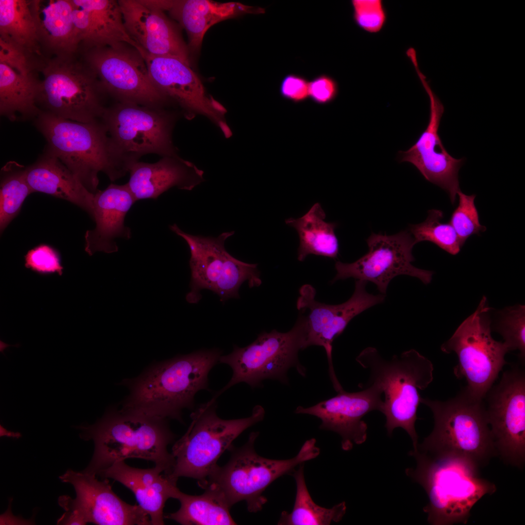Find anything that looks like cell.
<instances>
[{
    "label": "cell",
    "mask_w": 525,
    "mask_h": 525,
    "mask_svg": "<svg viewBox=\"0 0 525 525\" xmlns=\"http://www.w3.org/2000/svg\"><path fill=\"white\" fill-rule=\"evenodd\" d=\"M166 420L110 408L95 423L76 427L82 438L94 443L92 459L83 471L96 475L118 462L137 458L153 461L170 474L175 459L167 447L174 435Z\"/></svg>",
    "instance_id": "1"
},
{
    "label": "cell",
    "mask_w": 525,
    "mask_h": 525,
    "mask_svg": "<svg viewBox=\"0 0 525 525\" xmlns=\"http://www.w3.org/2000/svg\"><path fill=\"white\" fill-rule=\"evenodd\" d=\"M222 351L202 350L151 367L123 383L130 393L122 408L152 417L182 420V410L192 409L196 393L208 388V374Z\"/></svg>",
    "instance_id": "2"
},
{
    "label": "cell",
    "mask_w": 525,
    "mask_h": 525,
    "mask_svg": "<svg viewBox=\"0 0 525 525\" xmlns=\"http://www.w3.org/2000/svg\"><path fill=\"white\" fill-rule=\"evenodd\" d=\"M416 465L405 470L406 475L420 485L428 497L423 508L433 525L466 524L473 506L484 496L496 492V485L479 475L472 461L452 454L412 450Z\"/></svg>",
    "instance_id": "3"
},
{
    "label": "cell",
    "mask_w": 525,
    "mask_h": 525,
    "mask_svg": "<svg viewBox=\"0 0 525 525\" xmlns=\"http://www.w3.org/2000/svg\"><path fill=\"white\" fill-rule=\"evenodd\" d=\"M34 124L47 141L45 147L56 157L95 194L98 175L105 173L111 181L128 171L116 154L101 120L81 122L41 111Z\"/></svg>",
    "instance_id": "4"
},
{
    "label": "cell",
    "mask_w": 525,
    "mask_h": 525,
    "mask_svg": "<svg viewBox=\"0 0 525 525\" xmlns=\"http://www.w3.org/2000/svg\"><path fill=\"white\" fill-rule=\"evenodd\" d=\"M356 360L369 371V384L384 394L381 412L385 417L387 434L391 436L397 427L402 428L416 450L419 443L415 424L421 398L418 390L425 389L433 380L432 362L414 349L385 360L376 349L370 347L363 350Z\"/></svg>",
    "instance_id": "5"
},
{
    "label": "cell",
    "mask_w": 525,
    "mask_h": 525,
    "mask_svg": "<svg viewBox=\"0 0 525 525\" xmlns=\"http://www.w3.org/2000/svg\"><path fill=\"white\" fill-rule=\"evenodd\" d=\"M432 412L434 426L416 449L431 454L467 458L479 468L497 456L482 401L464 389L446 401L420 398Z\"/></svg>",
    "instance_id": "6"
},
{
    "label": "cell",
    "mask_w": 525,
    "mask_h": 525,
    "mask_svg": "<svg viewBox=\"0 0 525 525\" xmlns=\"http://www.w3.org/2000/svg\"><path fill=\"white\" fill-rule=\"evenodd\" d=\"M216 399L199 405L191 414V423L185 434L172 448L175 463L169 475L177 480L188 477L198 481L201 487L214 472L217 462L233 440L243 431L262 421L263 408L255 406L250 416L223 420L216 412Z\"/></svg>",
    "instance_id": "7"
},
{
    "label": "cell",
    "mask_w": 525,
    "mask_h": 525,
    "mask_svg": "<svg viewBox=\"0 0 525 525\" xmlns=\"http://www.w3.org/2000/svg\"><path fill=\"white\" fill-rule=\"evenodd\" d=\"M259 432L250 433L247 442L242 447L232 449L229 461L224 466H218L214 472L201 487L213 488L221 493L231 507L236 503L245 501L251 512L261 510L267 500L262 493L278 478L292 474L296 468L317 457L319 449L316 440L306 441L299 451L292 458L271 459L259 455L254 449Z\"/></svg>",
    "instance_id": "8"
},
{
    "label": "cell",
    "mask_w": 525,
    "mask_h": 525,
    "mask_svg": "<svg viewBox=\"0 0 525 525\" xmlns=\"http://www.w3.org/2000/svg\"><path fill=\"white\" fill-rule=\"evenodd\" d=\"M39 71L36 104L41 111L81 122L101 120L107 95L78 53L45 57Z\"/></svg>",
    "instance_id": "9"
},
{
    "label": "cell",
    "mask_w": 525,
    "mask_h": 525,
    "mask_svg": "<svg viewBox=\"0 0 525 525\" xmlns=\"http://www.w3.org/2000/svg\"><path fill=\"white\" fill-rule=\"evenodd\" d=\"M181 115L165 108L116 102L106 107L101 120L129 172L130 167L145 155L179 156L172 135Z\"/></svg>",
    "instance_id": "10"
},
{
    "label": "cell",
    "mask_w": 525,
    "mask_h": 525,
    "mask_svg": "<svg viewBox=\"0 0 525 525\" xmlns=\"http://www.w3.org/2000/svg\"><path fill=\"white\" fill-rule=\"evenodd\" d=\"M490 310L483 297L475 312L441 346L445 353H456L458 364L454 369L455 375L465 378L467 383L465 389L472 397L481 401L507 364L505 357L510 351L504 342L492 338Z\"/></svg>",
    "instance_id": "11"
},
{
    "label": "cell",
    "mask_w": 525,
    "mask_h": 525,
    "mask_svg": "<svg viewBox=\"0 0 525 525\" xmlns=\"http://www.w3.org/2000/svg\"><path fill=\"white\" fill-rule=\"evenodd\" d=\"M170 229L187 243L191 252V291L187 301L196 303L200 292L209 289L217 294L221 301L239 298L238 290L245 281L250 288L262 283L257 264L247 263L230 255L225 247L226 240L234 231L223 232L217 237L192 235L181 230L176 224Z\"/></svg>",
    "instance_id": "12"
},
{
    "label": "cell",
    "mask_w": 525,
    "mask_h": 525,
    "mask_svg": "<svg viewBox=\"0 0 525 525\" xmlns=\"http://www.w3.org/2000/svg\"><path fill=\"white\" fill-rule=\"evenodd\" d=\"M78 53L116 102L165 108L170 100L152 81L142 54L126 43L81 48Z\"/></svg>",
    "instance_id": "13"
},
{
    "label": "cell",
    "mask_w": 525,
    "mask_h": 525,
    "mask_svg": "<svg viewBox=\"0 0 525 525\" xmlns=\"http://www.w3.org/2000/svg\"><path fill=\"white\" fill-rule=\"evenodd\" d=\"M300 350H302V331L298 319L288 332L276 330L263 332L246 347L234 346L230 353L221 355L219 359V363L231 368L232 376L213 397L216 399L239 383H245L252 388L261 386L263 380L269 379L288 384L287 372L292 367L304 376L305 368L298 358Z\"/></svg>",
    "instance_id": "14"
},
{
    "label": "cell",
    "mask_w": 525,
    "mask_h": 525,
    "mask_svg": "<svg viewBox=\"0 0 525 525\" xmlns=\"http://www.w3.org/2000/svg\"><path fill=\"white\" fill-rule=\"evenodd\" d=\"M367 282L356 280L354 292L346 302L329 305L317 301L315 290L310 284L299 289L297 302L300 312L298 318L302 327V350L312 346H318L325 350L331 380L335 390L343 389L336 376L332 361L333 341L344 331L350 321L365 310L382 303L384 294L374 295L366 289Z\"/></svg>",
    "instance_id": "15"
},
{
    "label": "cell",
    "mask_w": 525,
    "mask_h": 525,
    "mask_svg": "<svg viewBox=\"0 0 525 525\" xmlns=\"http://www.w3.org/2000/svg\"><path fill=\"white\" fill-rule=\"evenodd\" d=\"M368 251L352 263L336 262V274L332 282L353 278L374 283L382 294L386 292L390 281L395 277L405 275L430 283L433 272L412 265V249L417 244L408 230L395 234L372 233L367 240Z\"/></svg>",
    "instance_id": "16"
},
{
    "label": "cell",
    "mask_w": 525,
    "mask_h": 525,
    "mask_svg": "<svg viewBox=\"0 0 525 525\" xmlns=\"http://www.w3.org/2000/svg\"><path fill=\"white\" fill-rule=\"evenodd\" d=\"M486 413L497 455L523 469L525 462V375L518 368L505 371L488 393ZM487 393V394H488Z\"/></svg>",
    "instance_id": "17"
},
{
    "label": "cell",
    "mask_w": 525,
    "mask_h": 525,
    "mask_svg": "<svg viewBox=\"0 0 525 525\" xmlns=\"http://www.w3.org/2000/svg\"><path fill=\"white\" fill-rule=\"evenodd\" d=\"M144 58L154 84L172 103L180 107L182 115L186 119L204 116L218 128L225 138L232 136V131L226 120V108L208 93L190 65L175 57L146 53Z\"/></svg>",
    "instance_id": "18"
},
{
    "label": "cell",
    "mask_w": 525,
    "mask_h": 525,
    "mask_svg": "<svg viewBox=\"0 0 525 525\" xmlns=\"http://www.w3.org/2000/svg\"><path fill=\"white\" fill-rule=\"evenodd\" d=\"M414 68L429 98V119L415 144L405 151L398 152L399 160L414 165L427 180L446 191L454 204L460 191L458 172L464 158L452 157L444 148L438 133L444 106L419 67Z\"/></svg>",
    "instance_id": "19"
},
{
    "label": "cell",
    "mask_w": 525,
    "mask_h": 525,
    "mask_svg": "<svg viewBox=\"0 0 525 525\" xmlns=\"http://www.w3.org/2000/svg\"><path fill=\"white\" fill-rule=\"evenodd\" d=\"M41 57L0 39V113L11 121L35 119Z\"/></svg>",
    "instance_id": "20"
},
{
    "label": "cell",
    "mask_w": 525,
    "mask_h": 525,
    "mask_svg": "<svg viewBox=\"0 0 525 525\" xmlns=\"http://www.w3.org/2000/svg\"><path fill=\"white\" fill-rule=\"evenodd\" d=\"M381 390L373 385L355 392L345 390L336 396L307 408L298 406L296 414H309L320 419L319 428L334 432L341 438L343 450L363 443L367 438L368 425L362 420L369 412H381L384 403Z\"/></svg>",
    "instance_id": "21"
},
{
    "label": "cell",
    "mask_w": 525,
    "mask_h": 525,
    "mask_svg": "<svg viewBox=\"0 0 525 525\" xmlns=\"http://www.w3.org/2000/svg\"><path fill=\"white\" fill-rule=\"evenodd\" d=\"M60 480L74 487L76 508L87 523L100 525H149V515L138 505L122 500L112 490L107 480H98L96 475L84 471L68 470Z\"/></svg>",
    "instance_id": "22"
},
{
    "label": "cell",
    "mask_w": 525,
    "mask_h": 525,
    "mask_svg": "<svg viewBox=\"0 0 525 525\" xmlns=\"http://www.w3.org/2000/svg\"><path fill=\"white\" fill-rule=\"evenodd\" d=\"M125 29L145 53L178 58L190 65V53L175 25L161 10L142 0H118Z\"/></svg>",
    "instance_id": "23"
},
{
    "label": "cell",
    "mask_w": 525,
    "mask_h": 525,
    "mask_svg": "<svg viewBox=\"0 0 525 525\" xmlns=\"http://www.w3.org/2000/svg\"><path fill=\"white\" fill-rule=\"evenodd\" d=\"M136 202L126 183H111L104 190L96 192L93 219L95 228L87 230L85 234V250L89 256L98 251L116 252L118 251L116 239L131 238V230L125 226L124 219Z\"/></svg>",
    "instance_id": "24"
},
{
    "label": "cell",
    "mask_w": 525,
    "mask_h": 525,
    "mask_svg": "<svg viewBox=\"0 0 525 525\" xmlns=\"http://www.w3.org/2000/svg\"><path fill=\"white\" fill-rule=\"evenodd\" d=\"M72 18L79 48L129 44L145 52L130 37L124 25L118 0H72Z\"/></svg>",
    "instance_id": "25"
},
{
    "label": "cell",
    "mask_w": 525,
    "mask_h": 525,
    "mask_svg": "<svg viewBox=\"0 0 525 525\" xmlns=\"http://www.w3.org/2000/svg\"><path fill=\"white\" fill-rule=\"evenodd\" d=\"M128 173L126 184L136 201L157 199L174 187L191 191L205 180L202 170L179 156L161 157L155 163L139 161Z\"/></svg>",
    "instance_id": "26"
},
{
    "label": "cell",
    "mask_w": 525,
    "mask_h": 525,
    "mask_svg": "<svg viewBox=\"0 0 525 525\" xmlns=\"http://www.w3.org/2000/svg\"><path fill=\"white\" fill-rule=\"evenodd\" d=\"M97 475L112 478L131 490L139 505L149 515L151 524H164L163 508L167 500L175 498L179 490L177 480L164 473L160 467L140 469L130 467L124 461L118 462Z\"/></svg>",
    "instance_id": "27"
},
{
    "label": "cell",
    "mask_w": 525,
    "mask_h": 525,
    "mask_svg": "<svg viewBox=\"0 0 525 525\" xmlns=\"http://www.w3.org/2000/svg\"><path fill=\"white\" fill-rule=\"evenodd\" d=\"M167 11L185 30L190 53L198 52L206 33L213 25L243 15L265 12L264 8L259 6L209 0H169Z\"/></svg>",
    "instance_id": "28"
},
{
    "label": "cell",
    "mask_w": 525,
    "mask_h": 525,
    "mask_svg": "<svg viewBox=\"0 0 525 525\" xmlns=\"http://www.w3.org/2000/svg\"><path fill=\"white\" fill-rule=\"evenodd\" d=\"M41 51L47 58L78 53L72 0H32Z\"/></svg>",
    "instance_id": "29"
},
{
    "label": "cell",
    "mask_w": 525,
    "mask_h": 525,
    "mask_svg": "<svg viewBox=\"0 0 525 525\" xmlns=\"http://www.w3.org/2000/svg\"><path fill=\"white\" fill-rule=\"evenodd\" d=\"M25 173L34 192H43L70 202L93 219L94 194L50 151L45 148L35 162L25 168Z\"/></svg>",
    "instance_id": "30"
},
{
    "label": "cell",
    "mask_w": 525,
    "mask_h": 525,
    "mask_svg": "<svg viewBox=\"0 0 525 525\" xmlns=\"http://www.w3.org/2000/svg\"><path fill=\"white\" fill-rule=\"evenodd\" d=\"M325 212L316 203L302 217L285 220L286 224L294 228L298 234V261H304L309 254L337 258L339 244L335 229L337 225L325 221Z\"/></svg>",
    "instance_id": "31"
},
{
    "label": "cell",
    "mask_w": 525,
    "mask_h": 525,
    "mask_svg": "<svg viewBox=\"0 0 525 525\" xmlns=\"http://www.w3.org/2000/svg\"><path fill=\"white\" fill-rule=\"evenodd\" d=\"M199 495L185 494L179 490L175 499L180 503V508L165 518L183 525H234L236 522L230 514V507L223 495L208 487Z\"/></svg>",
    "instance_id": "32"
},
{
    "label": "cell",
    "mask_w": 525,
    "mask_h": 525,
    "mask_svg": "<svg viewBox=\"0 0 525 525\" xmlns=\"http://www.w3.org/2000/svg\"><path fill=\"white\" fill-rule=\"evenodd\" d=\"M0 39L29 54L44 56L39 43L32 0H0Z\"/></svg>",
    "instance_id": "33"
},
{
    "label": "cell",
    "mask_w": 525,
    "mask_h": 525,
    "mask_svg": "<svg viewBox=\"0 0 525 525\" xmlns=\"http://www.w3.org/2000/svg\"><path fill=\"white\" fill-rule=\"evenodd\" d=\"M292 475L296 484L294 507L290 513L281 512L278 525H328L342 520L347 509L345 502L330 508L320 507L314 502L305 483L304 464L300 465Z\"/></svg>",
    "instance_id": "34"
},
{
    "label": "cell",
    "mask_w": 525,
    "mask_h": 525,
    "mask_svg": "<svg viewBox=\"0 0 525 525\" xmlns=\"http://www.w3.org/2000/svg\"><path fill=\"white\" fill-rule=\"evenodd\" d=\"M25 168L15 162H8L1 169L0 230L5 229L18 214L26 198L34 192L26 179Z\"/></svg>",
    "instance_id": "35"
},
{
    "label": "cell",
    "mask_w": 525,
    "mask_h": 525,
    "mask_svg": "<svg viewBox=\"0 0 525 525\" xmlns=\"http://www.w3.org/2000/svg\"><path fill=\"white\" fill-rule=\"evenodd\" d=\"M443 217V213L441 210H429L424 221L410 225L408 230L416 243L422 241L430 242L447 252L456 255L459 252L462 246L453 227L449 223L441 222Z\"/></svg>",
    "instance_id": "36"
},
{
    "label": "cell",
    "mask_w": 525,
    "mask_h": 525,
    "mask_svg": "<svg viewBox=\"0 0 525 525\" xmlns=\"http://www.w3.org/2000/svg\"><path fill=\"white\" fill-rule=\"evenodd\" d=\"M495 330L503 337L510 350H518L522 362L525 357V306L517 304L498 313Z\"/></svg>",
    "instance_id": "37"
},
{
    "label": "cell",
    "mask_w": 525,
    "mask_h": 525,
    "mask_svg": "<svg viewBox=\"0 0 525 525\" xmlns=\"http://www.w3.org/2000/svg\"><path fill=\"white\" fill-rule=\"evenodd\" d=\"M459 203L453 211L449 223L455 229L462 246L473 234L479 235L486 228L479 222V214L474 204L476 195H468L461 191L457 193Z\"/></svg>",
    "instance_id": "38"
},
{
    "label": "cell",
    "mask_w": 525,
    "mask_h": 525,
    "mask_svg": "<svg viewBox=\"0 0 525 525\" xmlns=\"http://www.w3.org/2000/svg\"><path fill=\"white\" fill-rule=\"evenodd\" d=\"M351 4L353 19L358 27L369 33L383 29L387 14L381 0H352Z\"/></svg>",
    "instance_id": "39"
},
{
    "label": "cell",
    "mask_w": 525,
    "mask_h": 525,
    "mask_svg": "<svg viewBox=\"0 0 525 525\" xmlns=\"http://www.w3.org/2000/svg\"><path fill=\"white\" fill-rule=\"evenodd\" d=\"M25 266L36 272L57 273L61 275L63 267L58 253L52 247L41 245L29 250L25 256Z\"/></svg>",
    "instance_id": "40"
},
{
    "label": "cell",
    "mask_w": 525,
    "mask_h": 525,
    "mask_svg": "<svg viewBox=\"0 0 525 525\" xmlns=\"http://www.w3.org/2000/svg\"><path fill=\"white\" fill-rule=\"evenodd\" d=\"M339 86L337 81L327 74H320L309 81V97L314 103L324 105L337 97Z\"/></svg>",
    "instance_id": "41"
},
{
    "label": "cell",
    "mask_w": 525,
    "mask_h": 525,
    "mask_svg": "<svg viewBox=\"0 0 525 525\" xmlns=\"http://www.w3.org/2000/svg\"><path fill=\"white\" fill-rule=\"evenodd\" d=\"M309 81L304 76L288 73L282 79L280 94L284 99L295 104L302 103L309 98Z\"/></svg>",
    "instance_id": "42"
},
{
    "label": "cell",
    "mask_w": 525,
    "mask_h": 525,
    "mask_svg": "<svg viewBox=\"0 0 525 525\" xmlns=\"http://www.w3.org/2000/svg\"><path fill=\"white\" fill-rule=\"evenodd\" d=\"M59 505L65 512L58 520L57 525H86L84 518L73 504L72 498L68 495H62L58 498Z\"/></svg>",
    "instance_id": "43"
}]
</instances>
